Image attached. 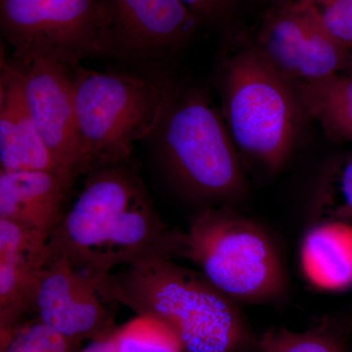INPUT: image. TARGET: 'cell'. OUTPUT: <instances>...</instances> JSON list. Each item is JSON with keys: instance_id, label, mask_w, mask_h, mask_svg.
Returning a JSON list of instances; mask_svg holds the SVG:
<instances>
[{"instance_id": "44dd1931", "label": "cell", "mask_w": 352, "mask_h": 352, "mask_svg": "<svg viewBox=\"0 0 352 352\" xmlns=\"http://www.w3.org/2000/svg\"><path fill=\"white\" fill-rule=\"evenodd\" d=\"M324 24L347 50H352V0H308Z\"/></svg>"}, {"instance_id": "2e32d148", "label": "cell", "mask_w": 352, "mask_h": 352, "mask_svg": "<svg viewBox=\"0 0 352 352\" xmlns=\"http://www.w3.org/2000/svg\"><path fill=\"white\" fill-rule=\"evenodd\" d=\"M303 115L333 140L352 142V74L294 82Z\"/></svg>"}, {"instance_id": "6da1fadb", "label": "cell", "mask_w": 352, "mask_h": 352, "mask_svg": "<svg viewBox=\"0 0 352 352\" xmlns=\"http://www.w3.org/2000/svg\"><path fill=\"white\" fill-rule=\"evenodd\" d=\"M182 231L162 219L131 163L95 168L47 242V256L92 279L141 259H180Z\"/></svg>"}, {"instance_id": "d6986e66", "label": "cell", "mask_w": 352, "mask_h": 352, "mask_svg": "<svg viewBox=\"0 0 352 352\" xmlns=\"http://www.w3.org/2000/svg\"><path fill=\"white\" fill-rule=\"evenodd\" d=\"M117 352H184L175 331L164 322L140 316L113 333Z\"/></svg>"}, {"instance_id": "9a60e30c", "label": "cell", "mask_w": 352, "mask_h": 352, "mask_svg": "<svg viewBox=\"0 0 352 352\" xmlns=\"http://www.w3.org/2000/svg\"><path fill=\"white\" fill-rule=\"evenodd\" d=\"M47 258L45 252L0 254V329L1 346L24 325L32 314L39 273Z\"/></svg>"}, {"instance_id": "603a6c76", "label": "cell", "mask_w": 352, "mask_h": 352, "mask_svg": "<svg viewBox=\"0 0 352 352\" xmlns=\"http://www.w3.org/2000/svg\"><path fill=\"white\" fill-rule=\"evenodd\" d=\"M80 352H117L113 333L103 339L92 340L89 346Z\"/></svg>"}, {"instance_id": "7a4b0ae2", "label": "cell", "mask_w": 352, "mask_h": 352, "mask_svg": "<svg viewBox=\"0 0 352 352\" xmlns=\"http://www.w3.org/2000/svg\"><path fill=\"white\" fill-rule=\"evenodd\" d=\"M95 282L110 302L166 323L184 352H248L258 342L239 303L175 259H141Z\"/></svg>"}, {"instance_id": "3957f363", "label": "cell", "mask_w": 352, "mask_h": 352, "mask_svg": "<svg viewBox=\"0 0 352 352\" xmlns=\"http://www.w3.org/2000/svg\"><path fill=\"white\" fill-rule=\"evenodd\" d=\"M155 132L164 173L199 208L234 207L247 196V177L237 147L205 94L173 90Z\"/></svg>"}, {"instance_id": "8fae6325", "label": "cell", "mask_w": 352, "mask_h": 352, "mask_svg": "<svg viewBox=\"0 0 352 352\" xmlns=\"http://www.w3.org/2000/svg\"><path fill=\"white\" fill-rule=\"evenodd\" d=\"M36 129L58 170L76 180L80 146L72 69L46 59L16 61Z\"/></svg>"}, {"instance_id": "7c38bea8", "label": "cell", "mask_w": 352, "mask_h": 352, "mask_svg": "<svg viewBox=\"0 0 352 352\" xmlns=\"http://www.w3.org/2000/svg\"><path fill=\"white\" fill-rule=\"evenodd\" d=\"M0 164L3 171L61 173L36 129L22 71L14 60L8 61L3 55L0 67Z\"/></svg>"}, {"instance_id": "5bb4252c", "label": "cell", "mask_w": 352, "mask_h": 352, "mask_svg": "<svg viewBox=\"0 0 352 352\" xmlns=\"http://www.w3.org/2000/svg\"><path fill=\"white\" fill-rule=\"evenodd\" d=\"M298 267L310 289L337 294L352 288V222L314 221L302 236Z\"/></svg>"}, {"instance_id": "cb8c5ba5", "label": "cell", "mask_w": 352, "mask_h": 352, "mask_svg": "<svg viewBox=\"0 0 352 352\" xmlns=\"http://www.w3.org/2000/svg\"><path fill=\"white\" fill-rule=\"evenodd\" d=\"M248 352H252V349H251V351H248Z\"/></svg>"}, {"instance_id": "277c9868", "label": "cell", "mask_w": 352, "mask_h": 352, "mask_svg": "<svg viewBox=\"0 0 352 352\" xmlns=\"http://www.w3.org/2000/svg\"><path fill=\"white\" fill-rule=\"evenodd\" d=\"M180 259L239 305H275L288 296L289 275L276 240L230 206L199 208L182 231Z\"/></svg>"}, {"instance_id": "7402d4cb", "label": "cell", "mask_w": 352, "mask_h": 352, "mask_svg": "<svg viewBox=\"0 0 352 352\" xmlns=\"http://www.w3.org/2000/svg\"><path fill=\"white\" fill-rule=\"evenodd\" d=\"M198 19L217 20L228 12L235 0H182Z\"/></svg>"}, {"instance_id": "ac0fdd59", "label": "cell", "mask_w": 352, "mask_h": 352, "mask_svg": "<svg viewBox=\"0 0 352 352\" xmlns=\"http://www.w3.org/2000/svg\"><path fill=\"white\" fill-rule=\"evenodd\" d=\"M312 204L314 221L339 219L352 222V155L329 166Z\"/></svg>"}, {"instance_id": "e0dca14e", "label": "cell", "mask_w": 352, "mask_h": 352, "mask_svg": "<svg viewBox=\"0 0 352 352\" xmlns=\"http://www.w3.org/2000/svg\"><path fill=\"white\" fill-rule=\"evenodd\" d=\"M352 322L323 316L303 331L271 328L259 338L252 352H347Z\"/></svg>"}, {"instance_id": "52a82bcc", "label": "cell", "mask_w": 352, "mask_h": 352, "mask_svg": "<svg viewBox=\"0 0 352 352\" xmlns=\"http://www.w3.org/2000/svg\"><path fill=\"white\" fill-rule=\"evenodd\" d=\"M0 25L16 61L46 59L74 69L104 54L100 0H0Z\"/></svg>"}, {"instance_id": "ffe728a7", "label": "cell", "mask_w": 352, "mask_h": 352, "mask_svg": "<svg viewBox=\"0 0 352 352\" xmlns=\"http://www.w3.org/2000/svg\"><path fill=\"white\" fill-rule=\"evenodd\" d=\"M82 340L65 337L36 319L25 322L1 352H80Z\"/></svg>"}, {"instance_id": "5b68a950", "label": "cell", "mask_w": 352, "mask_h": 352, "mask_svg": "<svg viewBox=\"0 0 352 352\" xmlns=\"http://www.w3.org/2000/svg\"><path fill=\"white\" fill-rule=\"evenodd\" d=\"M80 136V176L131 163L134 144L156 131L170 85L126 74L72 69Z\"/></svg>"}, {"instance_id": "4fadbf2b", "label": "cell", "mask_w": 352, "mask_h": 352, "mask_svg": "<svg viewBox=\"0 0 352 352\" xmlns=\"http://www.w3.org/2000/svg\"><path fill=\"white\" fill-rule=\"evenodd\" d=\"M75 180L59 171L0 170V219L50 240Z\"/></svg>"}, {"instance_id": "8992f818", "label": "cell", "mask_w": 352, "mask_h": 352, "mask_svg": "<svg viewBox=\"0 0 352 352\" xmlns=\"http://www.w3.org/2000/svg\"><path fill=\"white\" fill-rule=\"evenodd\" d=\"M223 113L237 149L271 173L288 163L298 140L302 107L294 83L248 44L224 66Z\"/></svg>"}, {"instance_id": "ba28073f", "label": "cell", "mask_w": 352, "mask_h": 352, "mask_svg": "<svg viewBox=\"0 0 352 352\" xmlns=\"http://www.w3.org/2000/svg\"><path fill=\"white\" fill-rule=\"evenodd\" d=\"M256 44L293 83L335 75L351 54L308 0H281L264 19Z\"/></svg>"}, {"instance_id": "30bf717a", "label": "cell", "mask_w": 352, "mask_h": 352, "mask_svg": "<svg viewBox=\"0 0 352 352\" xmlns=\"http://www.w3.org/2000/svg\"><path fill=\"white\" fill-rule=\"evenodd\" d=\"M104 54L153 58L192 36L198 17L182 0H100Z\"/></svg>"}, {"instance_id": "9c48e42d", "label": "cell", "mask_w": 352, "mask_h": 352, "mask_svg": "<svg viewBox=\"0 0 352 352\" xmlns=\"http://www.w3.org/2000/svg\"><path fill=\"white\" fill-rule=\"evenodd\" d=\"M111 305L92 278L66 259L47 256L39 273L32 314L65 337L92 342L115 332Z\"/></svg>"}]
</instances>
